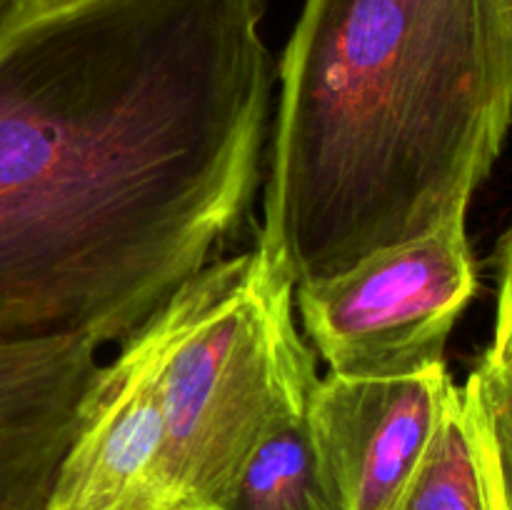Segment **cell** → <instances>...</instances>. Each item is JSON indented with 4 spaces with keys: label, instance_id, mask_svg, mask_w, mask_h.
Wrapping results in <instances>:
<instances>
[{
    "label": "cell",
    "instance_id": "52a82bcc",
    "mask_svg": "<svg viewBox=\"0 0 512 510\" xmlns=\"http://www.w3.org/2000/svg\"><path fill=\"white\" fill-rule=\"evenodd\" d=\"M100 348L90 338L0 343V510H45Z\"/></svg>",
    "mask_w": 512,
    "mask_h": 510
},
{
    "label": "cell",
    "instance_id": "6da1fadb",
    "mask_svg": "<svg viewBox=\"0 0 512 510\" xmlns=\"http://www.w3.org/2000/svg\"><path fill=\"white\" fill-rule=\"evenodd\" d=\"M265 0L0 15V343H125L213 263L263 175Z\"/></svg>",
    "mask_w": 512,
    "mask_h": 510
},
{
    "label": "cell",
    "instance_id": "4fadbf2b",
    "mask_svg": "<svg viewBox=\"0 0 512 510\" xmlns=\"http://www.w3.org/2000/svg\"><path fill=\"white\" fill-rule=\"evenodd\" d=\"M493 500H495V498H493ZM495 510H498V505H495Z\"/></svg>",
    "mask_w": 512,
    "mask_h": 510
},
{
    "label": "cell",
    "instance_id": "7a4b0ae2",
    "mask_svg": "<svg viewBox=\"0 0 512 510\" xmlns=\"http://www.w3.org/2000/svg\"><path fill=\"white\" fill-rule=\"evenodd\" d=\"M258 245L290 283L468 215L512 123V0H305Z\"/></svg>",
    "mask_w": 512,
    "mask_h": 510
},
{
    "label": "cell",
    "instance_id": "8fae6325",
    "mask_svg": "<svg viewBox=\"0 0 512 510\" xmlns=\"http://www.w3.org/2000/svg\"><path fill=\"white\" fill-rule=\"evenodd\" d=\"M480 363L512 380V225L498 245V313L493 343Z\"/></svg>",
    "mask_w": 512,
    "mask_h": 510
},
{
    "label": "cell",
    "instance_id": "7c38bea8",
    "mask_svg": "<svg viewBox=\"0 0 512 510\" xmlns=\"http://www.w3.org/2000/svg\"><path fill=\"white\" fill-rule=\"evenodd\" d=\"M15 3H33V0H0V15H3V10L8 8V5H15Z\"/></svg>",
    "mask_w": 512,
    "mask_h": 510
},
{
    "label": "cell",
    "instance_id": "8992f818",
    "mask_svg": "<svg viewBox=\"0 0 512 510\" xmlns=\"http://www.w3.org/2000/svg\"><path fill=\"white\" fill-rule=\"evenodd\" d=\"M453 383L445 363L403 378H318L305 420L338 510H395Z\"/></svg>",
    "mask_w": 512,
    "mask_h": 510
},
{
    "label": "cell",
    "instance_id": "5b68a950",
    "mask_svg": "<svg viewBox=\"0 0 512 510\" xmlns=\"http://www.w3.org/2000/svg\"><path fill=\"white\" fill-rule=\"evenodd\" d=\"M193 300L195 278L100 365L45 510H165L160 370Z\"/></svg>",
    "mask_w": 512,
    "mask_h": 510
},
{
    "label": "cell",
    "instance_id": "277c9868",
    "mask_svg": "<svg viewBox=\"0 0 512 510\" xmlns=\"http://www.w3.org/2000/svg\"><path fill=\"white\" fill-rule=\"evenodd\" d=\"M475 290L465 215H455L345 273L295 285V305L330 373L403 378L445 363L450 330Z\"/></svg>",
    "mask_w": 512,
    "mask_h": 510
},
{
    "label": "cell",
    "instance_id": "30bf717a",
    "mask_svg": "<svg viewBox=\"0 0 512 510\" xmlns=\"http://www.w3.org/2000/svg\"><path fill=\"white\" fill-rule=\"evenodd\" d=\"M498 510H512V380L483 363L463 385Z\"/></svg>",
    "mask_w": 512,
    "mask_h": 510
},
{
    "label": "cell",
    "instance_id": "9c48e42d",
    "mask_svg": "<svg viewBox=\"0 0 512 510\" xmlns=\"http://www.w3.org/2000/svg\"><path fill=\"white\" fill-rule=\"evenodd\" d=\"M218 510H338L305 413L275 428L255 448Z\"/></svg>",
    "mask_w": 512,
    "mask_h": 510
},
{
    "label": "cell",
    "instance_id": "ba28073f",
    "mask_svg": "<svg viewBox=\"0 0 512 510\" xmlns=\"http://www.w3.org/2000/svg\"><path fill=\"white\" fill-rule=\"evenodd\" d=\"M395 510H495L478 425L463 385H450L428 448Z\"/></svg>",
    "mask_w": 512,
    "mask_h": 510
},
{
    "label": "cell",
    "instance_id": "3957f363",
    "mask_svg": "<svg viewBox=\"0 0 512 510\" xmlns=\"http://www.w3.org/2000/svg\"><path fill=\"white\" fill-rule=\"evenodd\" d=\"M293 305L295 285L258 243L195 275L160 370L165 510H218L255 448L308 410L318 373Z\"/></svg>",
    "mask_w": 512,
    "mask_h": 510
}]
</instances>
